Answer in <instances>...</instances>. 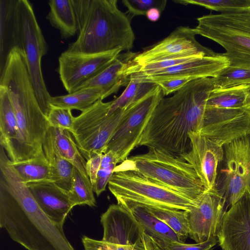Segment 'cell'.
Returning <instances> with one entry per match:
<instances>
[{"label": "cell", "instance_id": "2", "mask_svg": "<svg viewBox=\"0 0 250 250\" xmlns=\"http://www.w3.org/2000/svg\"><path fill=\"white\" fill-rule=\"evenodd\" d=\"M215 88L212 78L191 81L156 106L141 136L145 146L180 156L190 148L188 134L201 126L207 99Z\"/></svg>", "mask_w": 250, "mask_h": 250}, {"label": "cell", "instance_id": "8", "mask_svg": "<svg viewBox=\"0 0 250 250\" xmlns=\"http://www.w3.org/2000/svg\"><path fill=\"white\" fill-rule=\"evenodd\" d=\"M197 21L196 34L222 46L229 65L250 69V11L210 14Z\"/></svg>", "mask_w": 250, "mask_h": 250}, {"label": "cell", "instance_id": "13", "mask_svg": "<svg viewBox=\"0 0 250 250\" xmlns=\"http://www.w3.org/2000/svg\"><path fill=\"white\" fill-rule=\"evenodd\" d=\"M121 49L98 53H85L65 50L59 57L60 79L68 93L80 89L108 66L120 55Z\"/></svg>", "mask_w": 250, "mask_h": 250}, {"label": "cell", "instance_id": "4", "mask_svg": "<svg viewBox=\"0 0 250 250\" xmlns=\"http://www.w3.org/2000/svg\"><path fill=\"white\" fill-rule=\"evenodd\" d=\"M72 2L78 36L66 50L98 53L132 48L135 36L131 18L118 8L117 0H72Z\"/></svg>", "mask_w": 250, "mask_h": 250}, {"label": "cell", "instance_id": "19", "mask_svg": "<svg viewBox=\"0 0 250 250\" xmlns=\"http://www.w3.org/2000/svg\"><path fill=\"white\" fill-rule=\"evenodd\" d=\"M104 233L102 240L135 248L144 229L132 213L119 204H112L101 216Z\"/></svg>", "mask_w": 250, "mask_h": 250}, {"label": "cell", "instance_id": "12", "mask_svg": "<svg viewBox=\"0 0 250 250\" xmlns=\"http://www.w3.org/2000/svg\"><path fill=\"white\" fill-rule=\"evenodd\" d=\"M164 97L161 88L157 84L145 97L125 110L106 146V151H112L116 155L119 163L126 160L131 151L138 146L141 136L154 109Z\"/></svg>", "mask_w": 250, "mask_h": 250}, {"label": "cell", "instance_id": "10", "mask_svg": "<svg viewBox=\"0 0 250 250\" xmlns=\"http://www.w3.org/2000/svg\"><path fill=\"white\" fill-rule=\"evenodd\" d=\"M111 101L100 99L75 119L70 131L82 155L87 161L95 154L104 153L106 146L120 123L125 110L108 115Z\"/></svg>", "mask_w": 250, "mask_h": 250}, {"label": "cell", "instance_id": "5", "mask_svg": "<svg viewBox=\"0 0 250 250\" xmlns=\"http://www.w3.org/2000/svg\"><path fill=\"white\" fill-rule=\"evenodd\" d=\"M198 132L223 146L250 136V84L213 89Z\"/></svg>", "mask_w": 250, "mask_h": 250}, {"label": "cell", "instance_id": "33", "mask_svg": "<svg viewBox=\"0 0 250 250\" xmlns=\"http://www.w3.org/2000/svg\"><path fill=\"white\" fill-rule=\"evenodd\" d=\"M183 5H196L221 13L250 11V0H176Z\"/></svg>", "mask_w": 250, "mask_h": 250}, {"label": "cell", "instance_id": "21", "mask_svg": "<svg viewBox=\"0 0 250 250\" xmlns=\"http://www.w3.org/2000/svg\"><path fill=\"white\" fill-rule=\"evenodd\" d=\"M135 55L121 58L120 55L108 66L95 77L85 83L80 89L94 88L102 94V100L116 93L120 88L127 85L129 81V67Z\"/></svg>", "mask_w": 250, "mask_h": 250}, {"label": "cell", "instance_id": "16", "mask_svg": "<svg viewBox=\"0 0 250 250\" xmlns=\"http://www.w3.org/2000/svg\"><path fill=\"white\" fill-rule=\"evenodd\" d=\"M190 149L181 154L194 168L205 190L215 188L219 166L223 159V146L198 131L188 134Z\"/></svg>", "mask_w": 250, "mask_h": 250}, {"label": "cell", "instance_id": "29", "mask_svg": "<svg viewBox=\"0 0 250 250\" xmlns=\"http://www.w3.org/2000/svg\"><path fill=\"white\" fill-rule=\"evenodd\" d=\"M18 131L15 110L6 88L0 85V142L4 146L13 141Z\"/></svg>", "mask_w": 250, "mask_h": 250}, {"label": "cell", "instance_id": "9", "mask_svg": "<svg viewBox=\"0 0 250 250\" xmlns=\"http://www.w3.org/2000/svg\"><path fill=\"white\" fill-rule=\"evenodd\" d=\"M16 47L21 51L39 105L47 116L51 97L43 79L41 60L48 50L47 42L37 21L32 5L27 0H16Z\"/></svg>", "mask_w": 250, "mask_h": 250}, {"label": "cell", "instance_id": "26", "mask_svg": "<svg viewBox=\"0 0 250 250\" xmlns=\"http://www.w3.org/2000/svg\"><path fill=\"white\" fill-rule=\"evenodd\" d=\"M51 129L56 146L61 155L83 175L89 178L86 170V161L80 151L71 132L61 128L51 127Z\"/></svg>", "mask_w": 250, "mask_h": 250}, {"label": "cell", "instance_id": "6", "mask_svg": "<svg viewBox=\"0 0 250 250\" xmlns=\"http://www.w3.org/2000/svg\"><path fill=\"white\" fill-rule=\"evenodd\" d=\"M144 176L194 200L205 190L192 166L180 156L158 149L133 156L121 163Z\"/></svg>", "mask_w": 250, "mask_h": 250}, {"label": "cell", "instance_id": "36", "mask_svg": "<svg viewBox=\"0 0 250 250\" xmlns=\"http://www.w3.org/2000/svg\"><path fill=\"white\" fill-rule=\"evenodd\" d=\"M51 105L47 119L51 127L71 131L75 119L71 109Z\"/></svg>", "mask_w": 250, "mask_h": 250}, {"label": "cell", "instance_id": "23", "mask_svg": "<svg viewBox=\"0 0 250 250\" xmlns=\"http://www.w3.org/2000/svg\"><path fill=\"white\" fill-rule=\"evenodd\" d=\"M43 149L50 167V181L63 190L70 191L75 167L59 152L51 127L44 141Z\"/></svg>", "mask_w": 250, "mask_h": 250}, {"label": "cell", "instance_id": "34", "mask_svg": "<svg viewBox=\"0 0 250 250\" xmlns=\"http://www.w3.org/2000/svg\"><path fill=\"white\" fill-rule=\"evenodd\" d=\"M212 78L215 89L250 84V69L229 65Z\"/></svg>", "mask_w": 250, "mask_h": 250}, {"label": "cell", "instance_id": "35", "mask_svg": "<svg viewBox=\"0 0 250 250\" xmlns=\"http://www.w3.org/2000/svg\"><path fill=\"white\" fill-rule=\"evenodd\" d=\"M123 4L127 8V14L132 18L134 16H146L148 10L157 8L161 12L166 8V0H123Z\"/></svg>", "mask_w": 250, "mask_h": 250}, {"label": "cell", "instance_id": "20", "mask_svg": "<svg viewBox=\"0 0 250 250\" xmlns=\"http://www.w3.org/2000/svg\"><path fill=\"white\" fill-rule=\"evenodd\" d=\"M26 185L44 213L54 223L63 226L74 207L68 192L50 180L29 183Z\"/></svg>", "mask_w": 250, "mask_h": 250}, {"label": "cell", "instance_id": "31", "mask_svg": "<svg viewBox=\"0 0 250 250\" xmlns=\"http://www.w3.org/2000/svg\"><path fill=\"white\" fill-rule=\"evenodd\" d=\"M152 215L170 227L185 243L189 235L188 210L167 209L151 206H145Z\"/></svg>", "mask_w": 250, "mask_h": 250}, {"label": "cell", "instance_id": "22", "mask_svg": "<svg viewBox=\"0 0 250 250\" xmlns=\"http://www.w3.org/2000/svg\"><path fill=\"white\" fill-rule=\"evenodd\" d=\"M117 204L128 209L141 225L145 232L162 248L173 242L184 243L170 227L150 213L144 206L126 201H117Z\"/></svg>", "mask_w": 250, "mask_h": 250}, {"label": "cell", "instance_id": "41", "mask_svg": "<svg viewBox=\"0 0 250 250\" xmlns=\"http://www.w3.org/2000/svg\"><path fill=\"white\" fill-rule=\"evenodd\" d=\"M135 248L138 250H165L156 241L144 230Z\"/></svg>", "mask_w": 250, "mask_h": 250}, {"label": "cell", "instance_id": "28", "mask_svg": "<svg viewBox=\"0 0 250 250\" xmlns=\"http://www.w3.org/2000/svg\"><path fill=\"white\" fill-rule=\"evenodd\" d=\"M156 86V83L129 76V81L125 89L120 96L111 101L108 114L110 115L118 109L126 110L145 97Z\"/></svg>", "mask_w": 250, "mask_h": 250}, {"label": "cell", "instance_id": "1", "mask_svg": "<svg viewBox=\"0 0 250 250\" xmlns=\"http://www.w3.org/2000/svg\"><path fill=\"white\" fill-rule=\"evenodd\" d=\"M0 227L27 250H75L63 226L42 210L26 184L0 149Z\"/></svg>", "mask_w": 250, "mask_h": 250}, {"label": "cell", "instance_id": "11", "mask_svg": "<svg viewBox=\"0 0 250 250\" xmlns=\"http://www.w3.org/2000/svg\"><path fill=\"white\" fill-rule=\"evenodd\" d=\"M215 189L225 201L226 212L246 194L250 195V136L223 146Z\"/></svg>", "mask_w": 250, "mask_h": 250}, {"label": "cell", "instance_id": "17", "mask_svg": "<svg viewBox=\"0 0 250 250\" xmlns=\"http://www.w3.org/2000/svg\"><path fill=\"white\" fill-rule=\"evenodd\" d=\"M229 65V62L227 58L219 53L215 56L198 57L180 64L148 74L130 76L154 83L180 78L194 80L215 77L223 69Z\"/></svg>", "mask_w": 250, "mask_h": 250}, {"label": "cell", "instance_id": "3", "mask_svg": "<svg viewBox=\"0 0 250 250\" xmlns=\"http://www.w3.org/2000/svg\"><path fill=\"white\" fill-rule=\"evenodd\" d=\"M0 85L8 92L18 128L16 138L2 146L8 158L14 162L45 158L43 144L50 126L38 103L24 56L18 47L11 50L0 72Z\"/></svg>", "mask_w": 250, "mask_h": 250}, {"label": "cell", "instance_id": "25", "mask_svg": "<svg viewBox=\"0 0 250 250\" xmlns=\"http://www.w3.org/2000/svg\"><path fill=\"white\" fill-rule=\"evenodd\" d=\"M16 0H0V72L11 50L16 47Z\"/></svg>", "mask_w": 250, "mask_h": 250}, {"label": "cell", "instance_id": "37", "mask_svg": "<svg viewBox=\"0 0 250 250\" xmlns=\"http://www.w3.org/2000/svg\"><path fill=\"white\" fill-rule=\"evenodd\" d=\"M217 243L218 238L195 244L175 242L168 244L162 248L165 250H212Z\"/></svg>", "mask_w": 250, "mask_h": 250}, {"label": "cell", "instance_id": "38", "mask_svg": "<svg viewBox=\"0 0 250 250\" xmlns=\"http://www.w3.org/2000/svg\"><path fill=\"white\" fill-rule=\"evenodd\" d=\"M117 164H113L107 168H100L97 174L96 182L92 186L93 191L97 196H99L105 190L106 186L114 172Z\"/></svg>", "mask_w": 250, "mask_h": 250}, {"label": "cell", "instance_id": "14", "mask_svg": "<svg viewBox=\"0 0 250 250\" xmlns=\"http://www.w3.org/2000/svg\"><path fill=\"white\" fill-rule=\"evenodd\" d=\"M196 35L193 28L178 27L163 40L135 55L132 61L137 65L142 66L171 59L218 54L198 42Z\"/></svg>", "mask_w": 250, "mask_h": 250}, {"label": "cell", "instance_id": "18", "mask_svg": "<svg viewBox=\"0 0 250 250\" xmlns=\"http://www.w3.org/2000/svg\"><path fill=\"white\" fill-rule=\"evenodd\" d=\"M217 238L223 250H250V195L225 213Z\"/></svg>", "mask_w": 250, "mask_h": 250}, {"label": "cell", "instance_id": "39", "mask_svg": "<svg viewBox=\"0 0 250 250\" xmlns=\"http://www.w3.org/2000/svg\"><path fill=\"white\" fill-rule=\"evenodd\" d=\"M191 81L192 80L186 78H180L161 82L156 84L160 87L163 94L165 96L176 92Z\"/></svg>", "mask_w": 250, "mask_h": 250}, {"label": "cell", "instance_id": "30", "mask_svg": "<svg viewBox=\"0 0 250 250\" xmlns=\"http://www.w3.org/2000/svg\"><path fill=\"white\" fill-rule=\"evenodd\" d=\"M9 163L21 180L27 184L50 180V167L45 158H36Z\"/></svg>", "mask_w": 250, "mask_h": 250}, {"label": "cell", "instance_id": "27", "mask_svg": "<svg viewBox=\"0 0 250 250\" xmlns=\"http://www.w3.org/2000/svg\"><path fill=\"white\" fill-rule=\"evenodd\" d=\"M100 99L102 100V94L99 89L86 88L65 95L51 96L49 104L57 107L76 109L83 112Z\"/></svg>", "mask_w": 250, "mask_h": 250}, {"label": "cell", "instance_id": "43", "mask_svg": "<svg viewBox=\"0 0 250 250\" xmlns=\"http://www.w3.org/2000/svg\"><path fill=\"white\" fill-rule=\"evenodd\" d=\"M161 13V11L159 9L152 8L148 10L146 16L149 21L155 22L160 19Z\"/></svg>", "mask_w": 250, "mask_h": 250}, {"label": "cell", "instance_id": "24", "mask_svg": "<svg viewBox=\"0 0 250 250\" xmlns=\"http://www.w3.org/2000/svg\"><path fill=\"white\" fill-rule=\"evenodd\" d=\"M46 19L60 31L61 37L67 39L78 33L77 18L72 0H50Z\"/></svg>", "mask_w": 250, "mask_h": 250}, {"label": "cell", "instance_id": "7", "mask_svg": "<svg viewBox=\"0 0 250 250\" xmlns=\"http://www.w3.org/2000/svg\"><path fill=\"white\" fill-rule=\"evenodd\" d=\"M108 185L117 201L186 211L195 204V199H190L122 164L116 167Z\"/></svg>", "mask_w": 250, "mask_h": 250}, {"label": "cell", "instance_id": "32", "mask_svg": "<svg viewBox=\"0 0 250 250\" xmlns=\"http://www.w3.org/2000/svg\"><path fill=\"white\" fill-rule=\"evenodd\" d=\"M93 192L89 178L83 175L74 167L71 189L68 192L74 207L84 205L90 207L95 206L96 200Z\"/></svg>", "mask_w": 250, "mask_h": 250}, {"label": "cell", "instance_id": "40", "mask_svg": "<svg viewBox=\"0 0 250 250\" xmlns=\"http://www.w3.org/2000/svg\"><path fill=\"white\" fill-rule=\"evenodd\" d=\"M103 154L102 153L95 154L86 161V170L92 186L96 182L97 174L100 168Z\"/></svg>", "mask_w": 250, "mask_h": 250}, {"label": "cell", "instance_id": "42", "mask_svg": "<svg viewBox=\"0 0 250 250\" xmlns=\"http://www.w3.org/2000/svg\"><path fill=\"white\" fill-rule=\"evenodd\" d=\"M119 163L116 155L111 151L108 150L103 154L100 168H107L113 164Z\"/></svg>", "mask_w": 250, "mask_h": 250}, {"label": "cell", "instance_id": "15", "mask_svg": "<svg viewBox=\"0 0 250 250\" xmlns=\"http://www.w3.org/2000/svg\"><path fill=\"white\" fill-rule=\"evenodd\" d=\"M188 210V237L196 243L217 238L226 212L225 201L215 188L204 190Z\"/></svg>", "mask_w": 250, "mask_h": 250}]
</instances>
